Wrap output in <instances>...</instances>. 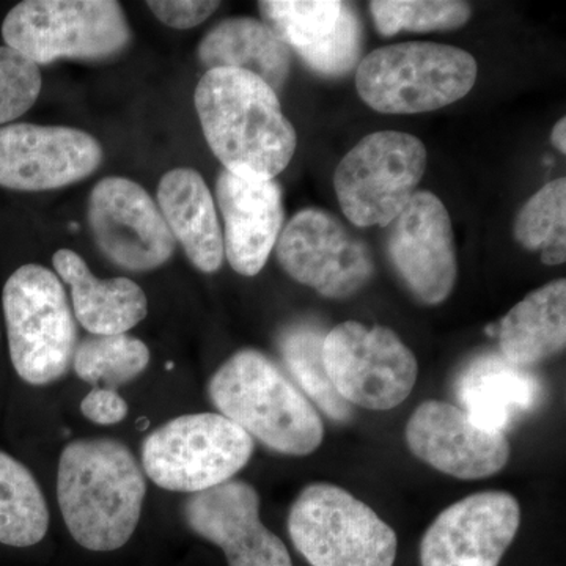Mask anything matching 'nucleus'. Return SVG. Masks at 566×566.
Segmentation results:
<instances>
[{"mask_svg": "<svg viewBox=\"0 0 566 566\" xmlns=\"http://www.w3.org/2000/svg\"><path fill=\"white\" fill-rule=\"evenodd\" d=\"M205 139L223 170L245 180H274L292 163L296 129L277 93L248 71L208 70L193 95Z\"/></svg>", "mask_w": 566, "mask_h": 566, "instance_id": "nucleus-1", "label": "nucleus"}, {"mask_svg": "<svg viewBox=\"0 0 566 566\" xmlns=\"http://www.w3.org/2000/svg\"><path fill=\"white\" fill-rule=\"evenodd\" d=\"M147 482L132 450L115 439H80L63 449L59 506L71 536L96 553L120 549L142 516Z\"/></svg>", "mask_w": 566, "mask_h": 566, "instance_id": "nucleus-2", "label": "nucleus"}, {"mask_svg": "<svg viewBox=\"0 0 566 566\" xmlns=\"http://www.w3.org/2000/svg\"><path fill=\"white\" fill-rule=\"evenodd\" d=\"M208 394L221 416L274 452L307 457L323 444L315 406L256 349H241L212 375Z\"/></svg>", "mask_w": 566, "mask_h": 566, "instance_id": "nucleus-3", "label": "nucleus"}, {"mask_svg": "<svg viewBox=\"0 0 566 566\" xmlns=\"http://www.w3.org/2000/svg\"><path fill=\"white\" fill-rule=\"evenodd\" d=\"M475 59L441 43L390 44L356 66L363 102L381 114H422L460 102L474 88Z\"/></svg>", "mask_w": 566, "mask_h": 566, "instance_id": "nucleus-4", "label": "nucleus"}, {"mask_svg": "<svg viewBox=\"0 0 566 566\" xmlns=\"http://www.w3.org/2000/svg\"><path fill=\"white\" fill-rule=\"evenodd\" d=\"M11 364L22 381L46 386L73 364L76 322L61 279L40 264L14 271L3 286Z\"/></svg>", "mask_w": 566, "mask_h": 566, "instance_id": "nucleus-5", "label": "nucleus"}, {"mask_svg": "<svg viewBox=\"0 0 566 566\" xmlns=\"http://www.w3.org/2000/svg\"><path fill=\"white\" fill-rule=\"evenodd\" d=\"M289 534L312 566H394L398 538L360 499L333 483H311L293 502Z\"/></svg>", "mask_w": 566, "mask_h": 566, "instance_id": "nucleus-6", "label": "nucleus"}, {"mask_svg": "<svg viewBox=\"0 0 566 566\" xmlns=\"http://www.w3.org/2000/svg\"><path fill=\"white\" fill-rule=\"evenodd\" d=\"M2 36L6 46L35 65H48L120 54L132 29L120 3L112 0H25L7 14Z\"/></svg>", "mask_w": 566, "mask_h": 566, "instance_id": "nucleus-7", "label": "nucleus"}, {"mask_svg": "<svg viewBox=\"0 0 566 566\" xmlns=\"http://www.w3.org/2000/svg\"><path fill=\"white\" fill-rule=\"evenodd\" d=\"M253 439L214 412L169 420L142 444V465L151 482L177 493H202L233 480L248 465Z\"/></svg>", "mask_w": 566, "mask_h": 566, "instance_id": "nucleus-8", "label": "nucleus"}, {"mask_svg": "<svg viewBox=\"0 0 566 566\" xmlns=\"http://www.w3.org/2000/svg\"><path fill=\"white\" fill-rule=\"evenodd\" d=\"M427 169V148L401 132L368 134L338 164L334 189L354 226L389 227L411 202Z\"/></svg>", "mask_w": 566, "mask_h": 566, "instance_id": "nucleus-9", "label": "nucleus"}, {"mask_svg": "<svg viewBox=\"0 0 566 566\" xmlns=\"http://www.w3.org/2000/svg\"><path fill=\"white\" fill-rule=\"evenodd\" d=\"M324 370L352 406L389 411L411 395L419 376L415 353L389 327L337 324L324 335Z\"/></svg>", "mask_w": 566, "mask_h": 566, "instance_id": "nucleus-10", "label": "nucleus"}, {"mask_svg": "<svg viewBox=\"0 0 566 566\" xmlns=\"http://www.w3.org/2000/svg\"><path fill=\"white\" fill-rule=\"evenodd\" d=\"M275 253L290 277L329 300L359 293L375 273L367 244L340 219L316 208L297 212L283 227Z\"/></svg>", "mask_w": 566, "mask_h": 566, "instance_id": "nucleus-11", "label": "nucleus"}, {"mask_svg": "<svg viewBox=\"0 0 566 566\" xmlns=\"http://www.w3.org/2000/svg\"><path fill=\"white\" fill-rule=\"evenodd\" d=\"M88 223L104 255L123 270H156L172 259L177 248L150 193L126 178H104L93 188Z\"/></svg>", "mask_w": 566, "mask_h": 566, "instance_id": "nucleus-12", "label": "nucleus"}, {"mask_svg": "<svg viewBox=\"0 0 566 566\" xmlns=\"http://www.w3.org/2000/svg\"><path fill=\"white\" fill-rule=\"evenodd\" d=\"M104 158L91 134L65 126L11 123L0 128V186L39 192L91 177Z\"/></svg>", "mask_w": 566, "mask_h": 566, "instance_id": "nucleus-13", "label": "nucleus"}, {"mask_svg": "<svg viewBox=\"0 0 566 566\" xmlns=\"http://www.w3.org/2000/svg\"><path fill=\"white\" fill-rule=\"evenodd\" d=\"M521 506L505 491L468 495L439 513L420 542L422 566H499L520 531Z\"/></svg>", "mask_w": 566, "mask_h": 566, "instance_id": "nucleus-14", "label": "nucleus"}, {"mask_svg": "<svg viewBox=\"0 0 566 566\" xmlns=\"http://www.w3.org/2000/svg\"><path fill=\"white\" fill-rule=\"evenodd\" d=\"M387 252L417 300L444 303L455 289L458 259L452 219L433 192L417 191L389 226Z\"/></svg>", "mask_w": 566, "mask_h": 566, "instance_id": "nucleus-15", "label": "nucleus"}, {"mask_svg": "<svg viewBox=\"0 0 566 566\" xmlns=\"http://www.w3.org/2000/svg\"><path fill=\"white\" fill-rule=\"evenodd\" d=\"M406 444L422 463L460 480L488 479L510 460L505 433L480 427L463 409L447 401L417 406L406 423Z\"/></svg>", "mask_w": 566, "mask_h": 566, "instance_id": "nucleus-16", "label": "nucleus"}, {"mask_svg": "<svg viewBox=\"0 0 566 566\" xmlns=\"http://www.w3.org/2000/svg\"><path fill=\"white\" fill-rule=\"evenodd\" d=\"M188 526L221 547L229 566H293L289 549L260 520V495L243 480L192 494L185 504Z\"/></svg>", "mask_w": 566, "mask_h": 566, "instance_id": "nucleus-17", "label": "nucleus"}, {"mask_svg": "<svg viewBox=\"0 0 566 566\" xmlns=\"http://www.w3.org/2000/svg\"><path fill=\"white\" fill-rule=\"evenodd\" d=\"M264 21L322 76L338 77L357 66L363 24L349 3L338 0H268Z\"/></svg>", "mask_w": 566, "mask_h": 566, "instance_id": "nucleus-18", "label": "nucleus"}, {"mask_svg": "<svg viewBox=\"0 0 566 566\" xmlns=\"http://www.w3.org/2000/svg\"><path fill=\"white\" fill-rule=\"evenodd\" d=\"M216 197L223 218V255L238 274L263 270L283 229L282 189L275 180H245L222 170Z\"/></svg>", "mask_w": 566, "mask_h": 566, "instance_id": "nucleus-19", "label": "nucleus"}, {"mask_svg": "<svg viewBox=\"0 0 566 566\" xmlns=\"http://www.w3.org/2000/svg\"><path fill=\"white\" fill-rule=\"evenodd\" d=\"M539 390L538 379L527 368L509 363L501 354L476 357L457 381L465 415L480 427L501 433L535 408Z\"/></svg>", "mask_w": 566, "mask_h": 566, "instance_id": "nucleus-20", "label": "nucleus"}, {"mask_svg": "<svg viewBox=\"0 0 566 566\" xmlns=\"http://www.w3.org/2000/svg\"><path fill=\"white\" fill-rule=\"evenodd\" d=\"M158 207L175 241L202 273H216L223 262V237L214 199L202 175L174 169L158 188Z\"/></svg>", "mask_w": 566, "mask_h": 566, "instance_id": "nucleus-21", "label": "nucleus"}, {"mask_svg": "<svg viewBox=\"0 0 566 566\" xmlns=\"http://www.w3.org/2000/svg\"><path fill=\"white\" fill-rule=\"evenodd\" d=\"M52 263L70 285L74 316L92 335L126 334L147 316V296L136 282L126 277L102 281L70 249L55 252Z\"/></svg>", "mask_w": 566, "mask_h": 566, "instance_id": "nucleus-22", "label": "nucleus"}, {"mask_svg": "<svg viewBox=\"0 0 566 566\" xmlns=\"http://www.w3.org/2000/svg\"><path fill=\"white\" fill-rule=\"evenodd\" d=\"M200 62L208 70L248 71L282 91L292 70V52L266 24L253 18H229L205 35L199 46Z\"/></svg>", "mask_w": 566, "mask_h": 566, "instance_id": "nucleus-23", "label": "nucleus"}, {"mask_svg": "<svg viewBox=\"0 0 566 566\" xmlns=\"http://www.w3.org/2000/svg\"><path fill=\"white\" fill-rule=\"evenodd\" d=\"M501 356L517 367L549 359L566 344V281L557 279L528 293L497 324Z\"/></svg>", "mask_w": 566, "mask_h": 566, "instance_id": "nucleus-24", "label": "nucleus"}, {"mask_svg": "<svg viewBox=\"0 0 566 566\" xmlns=\"http://www.w3.org/2000/svg\"><path fill=\"white\" fill-rule=\"evenodd\" d=\"M50 528V509L32 472L0 450V543L36 545Z\"/></svg>", "mask_w": 566, "mask_h": 566, "instance_id": "nucleus-25", "label": "nucleus"}, {"mask_svg": "<svg viewBox=\"0 0 566 566\" xmlns=\"http://www.w3.org/2000/svg\"><path fill=\"white\" fill-rule=\"evenodd\" d=\"M324 335L314 324H292L279 335V353L286 370L324 415L335 422H348L353 406L337 394L324 370Z\"/></svg>", "mask_w": 566, "mask_h": 566, "instance_id": "nucleus-26", "label": "nucleus"}, {"mask_svg": "<svg viewBox=\"0 0 566 566\" xmlns=\"http://www.w3.org/2000/svg\"><path fill=\"white\" fill-rule=\"evenodd\" d=\"M150 364V349L128 334L91 335L77 344L73 367L82 381L109 389L133 381Z\"/></svg>", "mask_w": 566, "mask_h": 566, "instance_id": "nucleus-27", "label": "nucleus"}, {"mask_svg": "<svg viewBox=\"0 0 566 566\" xmlns=\"http://www.w3.org/2000/svg\"><path fill=\"white\" fill-rule=\"evenodd\" d=\"M513 234L527 251H542V262L557 266L566 260V180L547 182L517 212Z\"/></svg>", "mask_w": 566, "mask_h": 566, "instance_id": "nucleus-28", "label": "nucleus"}, {"mask_svg": "<svg viewBox=\"0 0 566 566\" xmlns=\"http://www.w3.org/2000/svg\"><path fill=\"white\" fill-rule=\"evenodd\" d=\"M370 13L378 32L394 36L401 31H457L471 20L472 9L460 0H375Z\"/></svg>", "mask_w": 566, "mask_h": 566, "instance_id": "nucleus-29", "label": "nucleus"}, {"mask_svg": "<svg viewBox=\"0 0 566 566\" xmlns=\"http://www.w3.org/2000/svg\"><path fill=\"white\" fill-rule=\"evenodd\" d=\"M40 92L39 65L9 46H0V125L22 117Z\"/></svg>", "mask_w": 566, "mask_h": 566, "instance_id": "nucleus-30", "label": "nucleus"}, {"mask_svg": "<svg viewBox=\"0 0 566 566\" xmlns=\"http://www.w3.org/2000/svg\"><path fill=\"white\" fill-rule=\"evenodd\" d=\"M219 2H196V0H156L148 2L155 17L174 29H192L202 24L219 9Z\"/></svg>", "mask_w": 566, "mask_h": 566, "instance_id": "nucleus-31", "label": "nucleus"}, {"mask_svg": "<svg viewBox=\"0 0 566 566\" xmlns=\"http://www.w3.org/2000/svg\"><path fill=\"white\" fill-rule=\"evenodd\" d=\"M81 411L91 422L109 427L125 420L128 416V405L117 390L109 387H95L82 400Z\"/></svg>", "mask_w": 566, "mask_h": 566, "instance_id": "nucleus-32", "label": "nucleus"}, {"mask_svg": "<svg viewBox=\"0 0 566 566\" xmlns=\"http://www.w3.org/2000/svg\"><path fill=\"white\" fill-rule=\"evenodd\" d=\"M551 142H553L554 147L557 148L562 155L566 153V118H560L556 123V126L553 128V133H551Z\"/></svg>", "mask_w": 566, "mask_h": 566, "instance_id": "nucleus-33", "label": "nucleus"}, {"mask_svg": "<svg viewBox=\"0 0 566 566\" xmlns=\"http://www.w3.org/2000/svg\"><path fill=\"white\" fill-rule=\"evenodd\" d=\"M486 334L491 335V337H495V334H497V323L490 324V326H486Z\"/></svg>", "mask_w": 566, "mask_h": 566, "instance_id": "nucleus-34", "label": "nucleus"}]
</instances>
